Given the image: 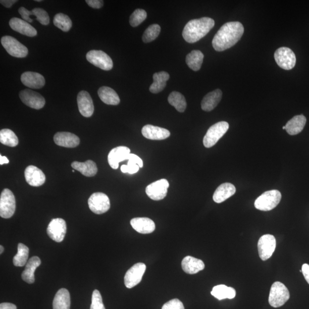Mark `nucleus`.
<instances>
[{"label":"nucleus","instance_id":"f257e3e1","mask_svg":"<svg viewBox=\"0 0 309 309\" xmlns=\"http://www.w3.org/2000/svg\"><path fill=\"white\" fill-rule=\"evenodd\" d=\"M244 33V27L238 21L229 22L219 29L212 40V47L216 51L230 49L237 44Z\"/></svg>","mask_w":309,"mask_h":309},{"label":"nucleus","instance_id":"f03ea898","mask_svg":"<svg viewBox=\"0 0 309 309\" xmlns=\"http://www.w3.org/2000/svg\"><path fill=\"white\" fill-rule=\"evenodd\" d=\"M214 25V20L209 17L191 20L184 28L182 33L183 38L187 43H196L207 35Z\"/></svg>","mask_w":309,"mask_h":309},{"label":"nucleus","instance_id":"7ed1b4c3","mask_svg":"<svg viewBox=\"0 0 309 309\" xmlns=\"http://www.w3.org/2000/svg\"><path fill=\"white\" fill-rule=\"evenodd\" d=\"M281 198V194L279 191H267L257 199L255 203V207L260 211H270L277 207Z\"/></svg>","mask_w":309,"mask_h":309},{"label":"nucleus","instance_id":"20e7f679","mask_svg":"<svg viewBox=\"0 0 309 309\" xmlns=\"http://www.w3.org/2000/svg\"><path fill=\"white\" fill-rule=\"evenodd\" d=\"M290 299L288 288L280 282H275L271 286L268 303L272 307L279 308L283 306Z\"/></svg>","mask_w":309,"mask_h":309},{"label":"nucleus","instance_id":"39448f33","mask_svg":"<svg viewBox=\"0 0 309 309\" xmlns=\"http://www.w3.org/2000/svg\"><path fill=\"white\" fill-rule=\"evenodd\" d=\"M229 128L226 121H220L209 128L204 138V145L206 148H211L216 144Z\"/></svg>","mask_w":309,"mask_h":309},{"label":"nucleus","instance_id":"423d86ee","mask_svg":"<svg viewBox=\"0 0 309 309\" xmlns=\"http://www.w3.org/2000/svg\"><path fill=\"white\" fill-rule=\"evenodd\" d=\"M16 199L10 190L5 189L0 197V216L3 218H11L15 212Z\"/></svg>","mask_w":309,"mask_h":309},{"label":"nucleus","instance_id":"0eeeda50","mask_svg":"<svg viewBox=\"0 0 309 309\" xmlns=\"http://www.w3.org/2000/svg\"><path fill=\"white\" fill-rule=\"evenodd\" d=\"M2 46L11 56L17 58H23L27 56L28 50L27 47L10 36L2 37L1 40Z\"/></svg>","mask_w":309,"mask_h":309},{"label":"nucleus","instance_id":"6e6552de","mask_svg":"<svg viewBox=\"0 0 309 309\" xmlns=\"http://www.w3.org/2000/svg\"><path fill=\"white\" fill-rule=\"evenodd\" d=\"M274 58L279 67L283 69H292L296 64V55L289 48H279L275 51Z\"/></svg>","mask_w":309,"mask_h":309},{"label":"nucleus","instance_id":"1a4fd4ad","mask_svg":"<svg viewBox=\"0 0 309 309\" xmlns=\"http://www.w3.org/2000/svg\"><path fill=\"white\" fill-rule=\"evenodd\" d=\"M88 202L90 209L96 214H104L111 207L108 197L103 193H94Z\"/></svg>","mask_w":309,"mask_h":309},{"label":"nucleus","instance_id":"9d476101","mask_svg":"<svg viewBox=\"0 0 309 309\" xmlns=\"http://www.w3.org/2000/svg\"><path fill=\"white\" fill-rule=\"evenodd\" d=\"M86 58L90 63L104 71H109L113 68L111 58L102 51H90L87 53Z\"/></svg>","mask_w":309,"mask_h":309},{"label":"nucleus","instance_id":"9b49d317","mask_svg":"<svg viewBox=\"0 0 309 309\" xmlns=\"http://www.w3.org/2000/svg\"><path fill=\"white\" fill-rule=\"evenodd\" d=\"M276 248V240L273 235L266 234L259 238L258 242V250L260 258L266 260L271 257Z\"/></svg>","mask_w":309,"mask_h":309},{"label":"nucleus","instance_id":"f8f14e48","mask_svg":"<svg viewBox=\"0 0 309 309\" xmlns=\"http://www.w3.org/2000/svg\"><path fill=\"white\" fill-rule=\"evenodd\" d=\"M146 270L145 263H138L129 269L125 275L124 284L128 289L134 288L142 281Z\"/></svg>","mask_w":309,"mask_h":309},{"label":"nucleus","instance_id":"ddd939ff","mask_svg":"<svg viewBox=\"0 0 309 309\" xmlns=\"http://www.w3.org/2000/svg\"><path fill=\"white\" fill-rule=\"evenodd\" d=\"M66 233L67 224L63 219H53L47 228L48 235L52 240L58 243L64 240Z\"/></svg>","mask_w":309,"mask_h":309},{"label":"nucleus","instance_id":"4468645a","mask_svg":"<svg viewBox=\"0 0 309 309\" xmlns=\"http://www.w3.org/2000/svg\"><path fill=\"white\" fill-rule=\"evenodd\" d=\"M169 183L162 179L154 182L146 187V193L148 197L154 201H160L166 197Z\"/></svg>","mask_w":309,"mask_h":309},{"label":"nucleus","instance_id":"2eb2a0df","mask_svg":"<svg viewBox=\"0 0 309 309\" xmlns=\"http://www.w3.org/2000/svg\"><path fill=\"white\" fill-rule=\"evenodd\" d=\"M19 97L24 104L35 109H42L46 104L45 99L41 95L31 90L21 91Z\"/></svg>","mask_w":309,"mask_h":309},{"label":"nucleus","instance_id":"dca6fc26","mask_svg":"<svg viewBox=\"0 0 309 309\" xmlns=\"http://www.w3.org/2000/svg\"><path fill=\"white\" fill-rule=\"evenodd\" d=\"M77 105L79 112L86 117H90L93 115L94 105L90 95L86 91H80L77 98Z\"/></svg>","mask_w":309,"mask_h":309},{"label":"nucleus","instance_id":"f3484780","mask_svg":"<svg viewBox=\"0 0 309 309\" xmlns=\"http://www.w3.org/2000/svg\"><path fill=\"white\" fill-rule=\"evenodd\" d=\"M18 13H20L24 20L28 23H32L33 20L30 18L31 15L36 17V20L39 21L40 24L47 25L50 23V17L45 10L42 8H35L32 11H29L24 7H21L18 9Z\"/></svg>","mask_w":309,"mask_h":309},{"label":"nucleus","instance_id":"a211bd4d","mask_svg":"<svg viewBox=\"0 0 309 309\" xmlns=\"http://www.w3.org/2000/svg\"><path fill=\"white\" fill-rule=\"evenodd\" d=\"M130 150L126 146L117 147L109 152L108 156V161L110 166L114 170L119 167V164L121 161L128 160L130 154Z\"/></svg>","mask_w":309,"mask_h":309},{"label":"nucleus","instance_id":"6ab92c4d","mask_svg":"<svg viewBox=\"0 0 309 309\" xmlns=\"http://www.w3.org/2000/svg\"><path fill=\"white\" fill-rule=\"evenodd\" d=\"M26 181L33 187H39L46 182V175L39 168L34 165H29L26 168L25 172Z\"/></svg>","mask_w":309,"mask_h":309},{"label":"nucleus","instance_id":"aec40b11","mask_svg":"<svg viewBox=\"0 0 309 309\" xmlns=\"http://www.w3.org/2000/svg\"><path fill=\"white\" fill-rule=\"evenodd\" d=\"M54 142L58 146L75 148L80 144V139L71 132H58L54 136Z\"/></svg>","mask_w":309,"mask_h":309},{"label":"nucleus","instance_id":"412c9836","mask_svg":"<svg viewBox=\"0 0 309 309\" xmlns=\"http://www.w3.org/2000/svg\"><path fill=\"white\" fill-rule=\"evenodd\" d=\"M142 133L145 138L154 141L166 139L170 136V131L166 129L150 124L143 127Z\"/></svg>","mask_w":309,"mask_h":309},{"label":"nucleus","instance_id":"4be33fe9","mask_svg":"<svg viewBox=\"0 0 309 309\" xmlns=\"http://www.w3.org/2000/svg\"><path fill=\"white\" fill-rule=\"evenodd\" d=\"M21 81L24 86L33 89H40L46 84L44 77L39 73L25 72L21 76Z\"/></svg>","mask_w":309,"mask_h":309},{"label":"nucleus","instance_id":"5701e85b","mask_svg":"<svg viewBox=\"0 0 309 309\" xmlns=\"http://www.w3.org/2000/svg\"><path fill=\"white\" fill-rule=\"evenodd\" d=\"M11 28L22 35L29 37H35L38 34L36 29L29 24L28 22L20 18L14 17L9 21Z\"/></svg>","mask_w":309,"mask_h":309},{"label":"nucleus","instance_id":"b1692460","mask_svg":"<svg viewBox=\"0 0 309 309\" xmlns=\"http://www.w3.org/2000/svg\"><path fill=\"white\" fill-rule=\"evenodd\" d=\"M131 225L139 233L147 234L152 233L155 230V224L148 218H135L131 220Z\"/></svg>","mask_w":309,"mask_h":309},{"label":"nucleus","instance_id":"393cba45","mask_svg":"<svg viewBox=\"0 0 309 309\" xmlns=\"http://www.w3.org/2000/svg\"><path fill=\"white\" fill-rule=\"evenodd\" d=\"M236 192V189L233 184L224 183L220 185L215 191L213 200L217 204L222 203Z\"/></svg>","mask_w":309,"mask_h":309},{"label":"nucleus","instance_id":"a878e982","mask_svg":"<svg viewBox=\"0 0 309 309\" xmlns=\"http://www.w3.org/2000/svg\"><path fill=\"white\" fill-rule=\"evenodd\" d=\"M222 98V92L217 89L206 95L201 103V107L204 111L209 112L219 104Z\"/></svg>","mask_w":309,"mask_h":309},{"label":"nucleus","instance_id":"bb28decb","mask_svg":"<svg viewBox=\"0 0 309 309\" xmlns=\"http://www.w3.org/2000/svg\"><path fill=\"white\" fill-rule=\"evenodd\" d=\"M182 267L185 273L189 274H195L203 270L205 265L202 260L191 256H187L184 258L182 260Z\"/></svg>","mask_w":309,"mask_h":309},{"label":"nucleus","instance_id":"cd10ccee","mask_svg":"<svg viewBox=\"0 0 309 309\" xmlns=\"http://www.w3.org/2000/svg\"><path fill=\"white\" fill-rule=\"evenodd\" d=\"M41 264V260L38 257H33L26 264L24 271L22 273L21 277L25 282L32 284L35 281V272L36 268Z\"/></svg>","mask_w":309,"mask_h":309},{"label":"nucleus","instance_id":"c85d7f7f","mask_svg":"<svg viewBox=\"0 0 309 309\" xmlns=\"http://www.w3.org/2000/svg\"><path fill=\"white\" fill-rule=\"evenodd\" d=\"M71 166L75 170L79 171L81 174L87 177H93L97 175L98 167L94 161L88 160L86 162L82 163L79 161H73Z\"/></svg>","mask_w":309,"mask_h":309},{"label":"nucleus","instance_id":"c756f323","mask_svg":"<svg viewBox=\"0 0 309 309\" xmlns=\"http://www.w3.org/2000/svg\"><path fill=\"white\" fill-rule=\"evenodd\" d=\"M307 118L303 115L295 116L286 124V131L290 135L299 134L304 130Z\"/></svg>","mask_w":309,"mask_h":309},{"label":"nucleus","instance_id":"7c9ffc66","mask_svg":"<svg viewBox=\"0 0 309 309\" xmlns=\"http://www.w3.org/2000/svg\"><path fill=\"white\" fill-rule=\"evenodd\" d=\"M71 297L68 290L62 288L55 295L53 301V309H70Z\"/></svg>","mask_w":309,"mask_h":309},{"label":"nucleus","instance_id":"2f4dec72","mask_svg":"<svg viewBox=\"0 0 309 309\" xmlns=\"http://www.w3.org/2000/svg\"><path fill=\"white\" fill-rule=\"evenodd\" d=\"M98 95L101 101L106 104L116 105L120 102L118 95L108 87L104 86L99 88Z\"/></svg>","mask_w":309,"mask_h":309},{"label":"nucleus","instance_id":"473e14b6","mask_svg":"<svg viewBox=\"0 0 309 309\" xmlns=\"http://www.w3.org/2000/svg\"><path fill=\"white\" fill-rule=\"evenodd\" d=\"M170 78V75L166 72L161 71L154 73L153 75L154 82L150 87V91L153 94H158L162 91L166 83Z\"/></svg>","mask_w":309,"mask_h":309},{"label":"nucleus","instance_id":"72a5a7b5","mask_svg":"<svg viewBox=\"0 0 309 309\" xmlns=\"http://www.w3.org/2000/svg\"><path fill=\"white\" fill-rule=\"evenodd\" d=\"M204 55L201 51L194 50L187 54L186 62L189 67L194 71H198L203 63Z\"/></svg>","mask_w":309,"mask_h":309},{"label":"nucleus","instance_id":"f704fd0d","mask_svg":"<svg viewBox=\"0 0 309 309\" xmlns=\"http://www.w3.org/2000/svg\"><path fill=\"white\" fill-rule=\"evenodd\" d=\"M168 101L170 104L174 106L175 109L179 112H184L187 107L186 99L184 96L174 91L171 93L168 98Z\"/></svg>","mask_w":309,"mask_h":309},{"label":"nucleus","instance_id":"c9c22d12","mask_svg":"<svg viewBox=\"0 0 309 309\" xmlns=\"http://www.w3.org/2000/svg\"><path fill=\"white\" fill-rule=\"evenodd\" d=\"M29 248L23 244H18L17 254L14 257L13 263L17 267H23L27 263L29 256Z\"/></svg>","mask_w":309,"mask_h":309},{"label":"nucleus","instance_id":"e433bc0d","mask_svg":"<svg viewBox=\"0 0 309 309\" xmlns=\"http://www.w3.org/2000/svg\"><path fill=\"white\" fill-rule=\"evenodd\" d=\"M0 142L3 145L14 147L18 144V139L12 130L3 129L0 131Z\"/></svg>","mask_w":309,"mask_h":309},{"label":"nucleus","instance_id":"4c0bfd02","mask_svg":"<svg viewBox=\"0 0 309 309\" xmlns=\"http://www.w3.org/2000/svg\"><path fill=\"white\" fill-rule=\"evenodd\" d=\"M53 24L56 27L64 32H68L71 29L72 23L70 18L63 13H58L53 18Z\"/></svg>","mask_w":309,"mask_h":309},{"label":"nucleus","instance_id":"58836bf2","mask_svg":"<svg viewBox=\"0 0 309 309\" xmlns=\"http://www.w3.org/2000/svg\"><path fill=\"white\" fill-rule=\"evenodd\" d=\"M161 28L159 25L153 24L147 28L142 36L143 42L148 43L154 41L158 36L160 32Z\"/></svg>","mask_w":309,"mask_h":309},{"label":"nucleus","instance_id":"ea45409f","mask_svg":"<svg viewBox=\"0 0 309 309\" xmlns=\"http://www.w3.org/2000/svg\"><path fill=\"white\" fill-rule=\"evenodd\" d=\"M147 13L145 10L138 9L135 10L130 18V24L132 27H137L146 20Z\"/></svg>","mask_w":309,"mask_h":309},{"label":"nucleus","instance_id":"a19ab883","mask_svg":"<svg viewBox=\"0 0 309 309\" xmlns=\"http://www.w3.org/2000/svg\"><path fill=\"white\" fill-rule=\"evenodd\" d=\"M211 294L218 300L228 299L229 287L224 285H217L213 288Z\"/></svg>","mask_w":309,"mask_h":309},{"label":"nucleus","instance_id":"79ce46f5","mask_svg":"<svg viewBox=\"0 0 309 309\" xmlns=\"http://www.w3.org/2000/svg\"><path fill=\"white\" fill-rule=\"evenodd\" d=\"M90 309H105L101 294L98 290H95L93 292Z\"/></svg>","mask_w":309,"mask_h":309},{"label":"nucleus","instance_id":"37998d69","mask_svg":"<svg viewBox=\"0 0 309 309\" xmlns=\"http://www.w3.org/2000/svg\"><path fill=\"white\" fill-rule=\"evenodd\" d=\"M140 167L133 160H128L127 165H122L121 167V171L123 173H128L130 174H134L139 170Z\"/></svg>","mask_w":309,"mask_h":309},{"label":"nucleus","instance_id":"c03bdc74","mask_svg":"<svg viewBox=\"0 0 309 309\" xmlns=\"http://www.w3.org/2000/svg\"><path fill=\"white\" fill-rule=\"evenodd\" d=\"M161 309H185V307L181 301L175 299L164 304Z\"/></svg>","mask_w":309,"mask_h":309},{"label":"nucleus","instance_id":"a18cd8bd","mask_svg":"<svg viewBox=\"0 0 309 309\" xmlns=\"http://www.w3.org/2000/svg\"><path fill=\"white\" fill-rule=\"evenodd\" d=\"M87 4L94 9H100L104 5V1L101 0H86Z\"/></svg>","mask_w":309,"mask_h":309},{"label":"nucleus","instance_id":"49530a36","mask_svg":"<svg viewBox=\"0 0 309 309\" xmlns=\"http://www.w3.org/2000/svg\"><path fill=\"white\" fill-rule=\"evenodd\" d=\"M128 160H132L135 161L137 163L140 168H142L143 166V162L141 157H139L137 154H130L129 155Z\"/></svg>","mask_w":309,"mask_h":309},{"label":"nucleus","instance_id":"de8ad7c7","mask_svg":"<svg viewBox=\"0 0 309 309\" xmlns=\"http://www.w3.org/2000/svg\"><path fill=\"white\" fill-rule=\"evenodd\" d=\"M302 271L305 279L309 284V264L305 263L302 266Z\"/></svg>","mask_w":309,"mask_h":309},{"label":"nucleus","instance_id":"09e8293b","mask_svg":"<svg viewBox=\"0 0 309 309\" xmlns=\"http://www.w3.org/2000/svg\"><path fill=\"white\" fill-rule=\"evenodd\" d=\"M17 1L16 0H1L0 2H1V4L6 8H10L14 3H15Z\"/></svg>","mask_w":309,"mask_h":309},{"label":"nucleus","instance_id":"8fccbe9b","mask_svg":"<svg viewBox=\"0 0 309 309\" xmlns=\"http://www.w3.org/2000/svg\"><path fill=\"white\" fill-rule=\"evenodd\" d=\"M0 309H17L15 305L11 303H1L0 305Z\"/></svg>","mask_w":309,"mask_h":309},{"label":"nucleus","instance_id":"3c124183","mask_svg":"<svg viewBox=\"0 0 309 309\" xmlns=\"http://www.w3.org/2000/svg\"><path fill=\"white\" fill-rule=\"evenodd\" d=\"M235 296H236V291H235V290L233 288H231V287H229V296H228V299H233Z\"/></svg>","mask_w":309,"mask_h":309},{"label":"nucleus","instance_id":"603ef678","mask_svg":"<svg viewBox=\"0 0 309 309\" xmlns=\"http://www.w3.org/2000/svg\"><path fill=\"white\" fill-rule=\"evenodd\" d=\"M8 163H9L8 158L5 156H2L1 154V155H0V164L2 165L3 164Z\"/></svg>","mask_w":309,"mask_h":309},{"label":"nucleus","instance_id":"864d4df0","mask_svg":"<svg viewBox=\"0 0 309 309\" xmlns=\"http://www.w3.org/2000/svg\"><path fill=\"white\" fill-rule=\"evenodd\" d=\"M0 249H1V250H0V253L1 254L3 252V250H4V249H3V247L2 246H0Z\"/></svg>","mask_w":309,"mask_h":309},{"label":"nucleus","instance_id":"5fc2aeb1","mask_svg":"<svg viewBox=\"0 0 309 309\" xmlns=\"http://www.w3.org/2000/svg\"><path fill=\"white\" fill-rule=\"evenodd\" d=\"M37 1V2H41L42 1H41V0H36V1Z\"/></svg>","mask_w":309,"mask_h":309},{"label":"nucleus","instance_id":"6e6d98bb","mask_svg":"<svg viewBox=\"0 0 309 309\" xmlns=\"http://www.w3.org/2000/svg\"><path fill=\"white\" fill-rule=\"evenodd\" d=\"M283 130H286V127L285 126H283Z\"/></svg>","mask_w":309,"mask_h":309}]
</instances>
